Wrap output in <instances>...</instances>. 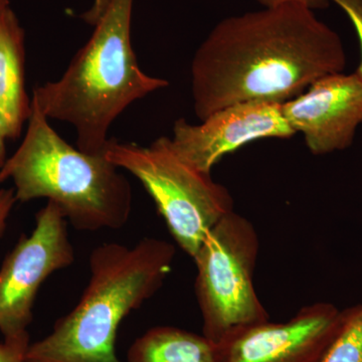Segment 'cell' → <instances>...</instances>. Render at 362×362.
<instances>
[{"mask_svg": "<svg viewBox=\"0 0 362 362\" xmlns=\"http://www.w3.org/2000/svg\"><path fill=\"white\" fill-rule=\"evenodd\" d=\"M345 66L339 35L307 7L283 4L230 16L192 59L194 113L202 121L232 105L283 104Z\"/></svg>", "mask_w": 362, "mask_h": 362, "instance_id": "6da1fadb", "label": "cell"}, {"mask_svg": "<svg viewBox=\"0 0 362 362\" xmlns=\"http://www.w3.org/2000/svg\"><path fill=\"white\" fill-rule=\"evenodd\" d=\"M133 1L111 0L63 76L33 89L42 113L73 125L77 148L87 153L103 151L112 124L133 102L169 86L138 65L131 42Z\"/></svg>", "mask_w": 362, "mask_h": 362, "instance_id": "7a4b0ae2", "label": "cell"}, {"mask_svg": "<svg viewBox=\"0 0 362 362\" xmlns=\"http://www.w3.org/2000/svg\"><path fill=\"white\" fill-rule=\"evenodd\" d=\"M175 254V245L154 238L93 250L80 301L49 334L30 343L26 362H123L115 350L119 326L160 289Z\"/></svg>", "mask_w": 362, "mask_h": 362, "instance_id": "3957f363", "label": "cell"}, {"mask_svg": "<svg viewBox=\"0 0 362 362\" xmlns=\"http://www.w3.org/2000/svg\"><path fill=\"white\" fill-rule=\"evenodd\" d=\"M26 124L23 142L0 168V185L13 181L20 202H52L78 230L123 228L132 211V188L104 150L87 153L74 148L33 98Z\"/></svg>", "mask_w": 362, "mask_h": 362, "instance_id": "277c9868", "label": "cell"}, {"mask_svg": "<svg viewBox=\"0 0 362 362\" xmlns=\"http://www.w3.org/2000/svg\"><path fill=\"white\" fill-rule=\"evenodd\" d=\"M107 158L142 183L178 246L192 259L216 223L233 211L228 188L176 151L161 136L148 146L109 139Z\"/></svg>", "mask_w": 362, "mask_h": 362, "instance_id": "5b68a950", "label": "cell"}, {"mask_svg": "<svg viewBox=\"0 0 362 362\" xmlns=\"http://www.w3.org/2000/svg\"><path fill=\"white\" fill-rule=\"evenodd\" d=\"M259 250L256 228L233 211L211 228L192 259L202 334L214 343L240 328L269 321L252 281Z\"/></svg>", "mask_w": 362, "mask_h": 362, "instance_id": "8992f818", "label": "cell"}, {"mask_svg": "<svg viewBox=\"0 0 362 362\" xmlns=\"http://www.w3.org/2000/svg\"><path fill=\"white\" fill-rule=\"evenodd\" d=\"M68 221L52 202L37 211L30 235H21L0 267V332L4 338L28 332L40 287L54 272L75 261Z\"/></svg>", "mask_w": 362, "mask_h": 362, "instance_id": "52a82bcc", "label": "cell"}, {"mask_svg": "<svg viewBox=\"0 0 362 362\" xmlns=\"http://www.w3.org/2000/svg\"><path fill=\"white\" fill-rule=\"evenodd\" d=\"M361 304L307 305L286 322L240 328L216 343L220 362H322Z\"/></svg>", "mask_w": 362, "mask_h": 362, "instance_id": "ba28073f", "label": "cell"}, {"mask_svg": "<svg viewBox=\"0 0 362 362\" xmlns=\"http://www.w3.org/2000/svg\"><path fill=\"white\" fill-rule=\"evenodd\" d=\"M295 134L286 121L282 104L247 102L214 112L201 124L178 119L171 141L183 158L211 173L223 156L249 143L267 138L288 139Z\"/></svg>", "mask_w": 362, "mask_h": 362, "instance_id": "9c48e42d", "label": "cell"}, {"mask_svg": "<svg viewBox=\"0 0 362 362\" xmlns=\"http://www.w3.org/2000/svg\"><path fill=\"white\" fill-rule=\"evenodd\" d=\"M286 121L314 156L349 148L362 124V82L356 73L325 76L282 104Z\"/></svg>", "mask_w": 362, "mask_h": 362, "instance_id": "30bf717a", "label": "cell"}, {"mask_svg": "<svg viewBox=\"0 0 362 362\" xmlns=\"http://www.w3.org/2000/svg\"><path fill=\"white\" fill-rule=\"evenodd\" d=\"M25 35L11 4L0 8V126L18 139L32 113L25 86Z\"/></svg>", "mask_w": 362, "mask_h": 362, "instance_id": "8fae6325", "label": "cell"}, {"mask_svg": "<svg viewBox=\"0 0 362 362\" xmlns=\"http://www.w3.org/2000/svg\"><path fill=\"white\" fill-rule=\"evenodd\" d=\"M125 362H220L216 344L173 326H157L131 345Z\"/></svg>", "mask_w": 362, "mask_h": 362, "instance_id": "7c38bea8", "label": "cell"}, {"mask_svg": "<svg viewBox=\"0 0 362 362\" xmlns=\"http://www.w3.org/2000/svg\"><path fill=\"white\" fill-rule=\"evenodd\" d=\"M322 362H362V304Z\"/></svg>", "mask_w": 362, "mask_h": 362, "instance_id": "4fadbf2b", "label": "cell"}, {"mask_svg": "<svg viewBox=\"0 0 362 362\" xmlns=\"http://www.w3.org/2000/svg\"><path fill=\"white\" fill-rule=\"evenodd\" d=\"M30 344L28 332L4 338V341L0 342V362H26Z\"/></svg>", "mask_w": 362, "mask_h": 362, "instance_id": "5bb4252c", "label": "cell"}, {"mask_svg": "<svg viewBox=\"0 0 362 362\" xmlns=\"http://www.w3.org/2000/svg\"><path fill=\"white\" fill-rule=\"evenodd\" d=\"M330 1L343 9L356 28L359 44H361V61L354 73L362 82V0H330Z\"/></svg>", "mask_w": 362, "mask_h": 362, "instance_id": "9a60e30c", "label": "cell"}, {"mask_svg": "<svg viewBox=\"0 0 362 362\" xmlns=\"http://www.w3.org/2000/svg\"><path fill=\"white\" fill-rule=\"evenodd\" d=\"M16 202L13 188H0V238L6 232L7 221Z\"/></svg>", "mask_w": 362, "mask_h": 362, "instance_id": "2e32d148", "label": "cell"}, {"mask_svg": "<svg viewBox=\"0 0 362 362\" xmlns=\"http://www.w3.org/2000/svg\"><path fill=\"white\" fill-rule=\"evenodd\" d=\"M256 1H258L265 8L283 6V4H295L307 7L313 11L316 9L326 8L331 2L330 0H256Z\"/></svg>", "mask_w": 362, "mask_h": 362, "instance_id": "e0dca14e", "label": "cell"}, {"mask_svg": "<svg viewBox=\"0 0 362 362\" xmlns=\"http://www.w3.org/2000/svg\"><path fill=\"white\" fill-rule=\"evenodd\" d=\"M111 0H94L92 7L89 11L82 14V18L90 25H95L98 21L103 16L105 11L110 4Z\"/></svg>", "mask_w": 362, "mask_h": 362, "instance_id": "ac0fdd59", "label": "cell"}, {"mask_svg": "<svg viewBox=\"0 0 362 362\" xmlns=\"http://www.w3.org/2000/svg\"><path fill=\"white\" fill-rule=\"evenodd\" d=\"M6 141V137H4V133H2L1 126H0V168L4 165V162H6L7 159Z\"/></svg>", "mask_w": 362, "mask_h": 362, "instance_id": "d6986e66", "label": "cell"}, {"mask_svg": "<svg viewBox=\"0 0 362 362\" xmlns=\"http://www.w3.org/2000/svg\"><path fill=\"white\" fill-rule=\"evenodd\" d=\"M9 4V0H0V8Z\"/></svg>", "mask_w": 362, "mask_h": 362, "instance_id": "ffe728a7", "label": "cell"}]
</instances>
